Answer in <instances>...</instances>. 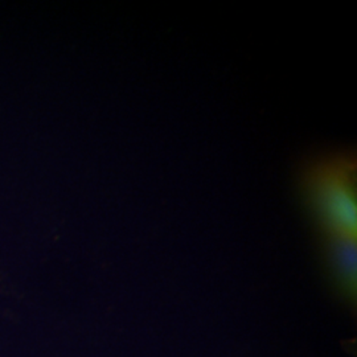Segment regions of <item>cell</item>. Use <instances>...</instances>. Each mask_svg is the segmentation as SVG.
Masks as SVG:
<instances>
[{
  "label": "cell",
  "instance_id": "obj_1",
  "mask_svg": "<svg viewBox=\"0 0 357 357\" xmlns=\"http://www.w3.org/2000/svg\"><path fill=\"white\" fill-rule=\"evenodd\" d=\"M356 160L352 156L321 162L307 175L310 204L335 236L356 238Z\"/></svg>",
  "mask_w": 357,
  "mask_h": 357
},
{
  "label": "cell",
  "instance_id": "obj_2",
  "mask_svg": "<svg viewBox=\"0 0 357 357\" xmlns=\"http://www.w3.org/2000/svg\"><path fill=\"white\" fill-rule=\"evenodd\" d=\"M356 238L335 236L332 243V259L336 273L345 287L352 291L356 286Z\"/></svg>",
  "mask_w": 357,
  "mask_h": 357
}]
</instances>
